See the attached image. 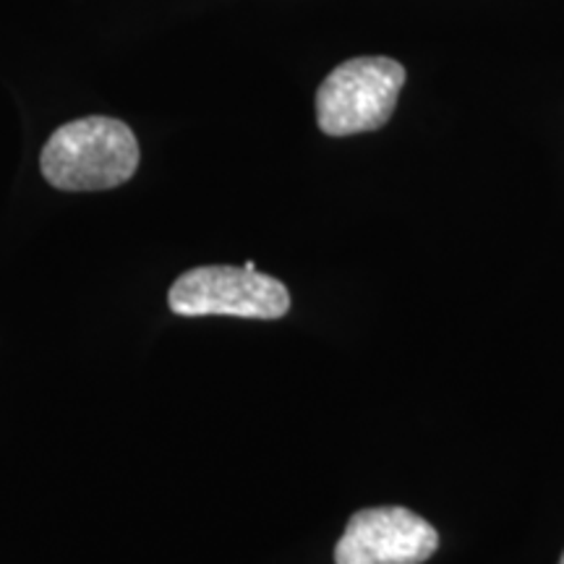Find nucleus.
Instances as JSON below:
<instances>
[{"mask_svg": "<svg viewBox=\"0 0 564 564\" xmlns=\"http://www.w3.org/2000/svg\"><path fill=\"white\" fill-rule=\"evenodd\" d=\"M40 167L47 183L61 192H105L133 178L139 141L118 118H79L47 139Z\"/></svg>", "mask_w": 564, "mask_h": 564, "instance_id": "obj_1", "label": "nucleus"}, {"mask_svg": "<svg viewBox=\"0 0 564 564\" xmlns=\"http://www.w3.org/2000/svg\"><path fill=\"white\" fill-rule=\"evenodd\" d=\"M403 84V63L384 55L345 61L316 91V123L327 137L382 129L392 118Z\"/></svg>", "mask_w": 564, "mask_h": 564, "instance_id": "obj_2", "label": "nucleus"}, {"mask_svg": "<svg viewBox=\"0 0 564 564\" xmlns=\"http://www.w3.org/2000/svg\"><path fill=\"white\" fill-rule=\"evenodd\" d=\"M167 303L181 316H241L280 319L291 308V293L278 278L243 267H196L173 282Z\"/></svg>", "mask_w": 564, "mask_h": 564, "instance_id": "obj_3", "label": "nucleus"}, {"mask_svg": "<svg viewBox=\"0 0 564 564\" xmlns=\"http://www.w3.org/2000/svg\"><path fill=\"white\" fill-rule=\"evenodd\" d=\"M440 549V533L408 507L356 512L335 546V564H421Z\"/></svg>", "mask_w": 564, "mask_h": 564, "instance_id": "obj_4", "label": "nucleus"}, {"mask_svg": "<svg viewBox=\"0 0 564 564\" xmlns=\"http://www.w3.org/2000/svg\"><path fill=\"white\" fill-rule=\"evenodd\" d=\"M560 564H564V552H562V560H560Z\"/></svg>", "mask_w": 564, "mask_h": 564, "instance_id": "obj_5", "label": "nucleus"}]
</instances>
